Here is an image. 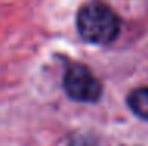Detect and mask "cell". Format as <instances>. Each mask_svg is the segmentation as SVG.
<instances>
[{"instance_id":"obj_2","label":"cell","mask_w":148,"mask_h":146,"mask_svg":"<svg viewBox=\"0 0 148 146\" xmlns=\"http://www.w3.org/2000/svg\"><path fill=\"white\" fill-rule=\"evenodd\" d=\"M63 86L68 96L79 102H95L101 96V83L82 65H73L66 69Z\"/></svg>"},{"instance_id":"obj_3","label":"cell","mask_w":148,"mask_h":146,"mask_svg":"<svg viewBox=\"0 0 148 146\" xmlns=\"http://www.w3.org/2000/svg\"><path fill=\"white\" fill-rule=\"evenodd\" d=\"M128 105L137 116L148 120V88L134 90L128 96Z\"/></svg>"},{"instance_id":"obj_1","label":"cell","mask_w":148,"mask_h":146,"mask_svg":"<svg viewBox=\"0 0 148 146\" xmlns=\"http://www.w3.org/2000/svg\"><path fill=\"white\" fill-rule=\"evenodd\" d=\"M77 30L88 43L109 44L120 33V19L104 3H87L77 13Z\"/></svg>"}]
</instances>
